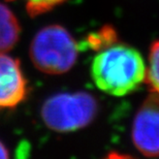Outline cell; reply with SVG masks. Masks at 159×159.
Returning a JSON list of instances; mask_svg holds the SVG:
<instances>
[{
	"label": "cell",
	"mask_w": 159,
	"mask_h": 159,
	"mask_svg": "<svg viewBox=\"0 0 159 159\" xmlns=\"http://www.w3.org/2000/svg\"><path fill=\"white\" fill-rule=\"evenodd\" d=\"M9 154H8V150L6 149L4 144H2L0 142V158H8Z\"/></svg>",
	"instance_id": "10"
},
{
	"label": "cell",
	"mask_w": 159,
	"mask_h": 159,
	"mask_svg": "<svg viewBox=\"0 0 159 159\" xmlns=\"http://www.w3.org/2000/svg\"><path fill=\"white\" fill-rule=\"evenodd\" d=\"M132 142L142 154L159 156V94L151 92L135 114Z\"/></svg>",
	"instance_id": "4"
},
{
	"label": "cell",
	"mask_w": 159,
	"mask_h": 159,
	"mask_svg": "<svg viewBox=\"0 0 159 159\" xmlns=\"http://www.w3.org/2000/svg\"><path fill=\"white\" fill-rule=\"evenodd\" d=\"M21 27L17 17L5 4L0 3V53H6L17 44Z\"/></svg>",
	"instance_id": "6"
},
{
	"label": "cell",
	"mask_w": 159,
	"mask_h": 159,
	"mask_svg": "<svg viewBox=\"0 0 159 159\" xmlns=\"http://www.w3.org/2000/svg\"><path fill=\"white\" fill-rule=\"evenodd\" d=\"M98 112V103L88 92L59 93L44 101L40 115L44 124L57 132H71L88 126Z\"/></svg>",
	"instance_id": "3"
},
{
	"label": "cell",
	"mask_w": 159,
	"mask_h": 159,
	"mask_svg": "<svg viewBox=\"0 0 159 159\" xmlns=\"http://www.w3.org/2000/svg\"><path fill=\"white\" fill-rule=\"evenodd\" d=\"M145 82L148 84L151 92L159 94V40L154 41L150 48Z\"/></svg>",
	"instance_id": "7"
},
{
	"label": "cell",
	"mask_w": 159,
	"mask_h": 159,
	"mask_svg": "<svg viewBox=\"0 0 159 159\" xmlns=\"http://www.w3.org/2000/svg\"><path fill=\"white\" fill-rule=\"evenodd\" d=\"M27 95V81L19 60L0 53V109L17 107Z\"/></svg>",
	"instance_id": "5"
},
{
	"label": "cell",
	"mask_w": 159,
	"mask_h": 159,
	"mask_svg": "<svg viewBox=\"0 0 159 159\" xmlns=\"http://www.w3.org/2000/svg\"><path fill=\"white\" fill-rule=\"evenodd\" d=\"M9 1H15V0H9ZM22 1L26 6L28 14L32 17H35L52 11L53 8L65 2L66 0H22Z\"/></svg>",
	"instance_id": "9"
},
{
	"label": "cell",
	"mask_w": 159,
	"mask_h": 159,
	"mask_svg": "<svg viewBox=\"0 0 159 159\" xmlns=\"http://www.w3.org/2000/svg\"><path fill=\"white\" fill-rule=\"evenodd\" d=\"M117 41V33L112 27H103L97 32L88 35L84 44L94 51L102 50L110 44Z\"/></svg>",
	"instance_id": "8"
},
{
	"label": "cell",
	"mask_w": 159,
	"mask_h": 159,
	"mask_svg": "<svg viewBox=\"0 0 159 159\" xmlns=\"http://www.w3.org/2000/svg\"><path fill=\"white\" fill-rule=\"evenodd\" d=\"M29 54L39 70L48 75H61L70 70L75 64L79 44L64 27L51 25L35 34Z\"/></svg>",
	"instance_id": "2"
},
{
	"label": "cell",
	"mask_w": 159,
	"mask_h": 159,
	"mask_svg": "<svg viewBox=\"0 0 159 159\" xmlns=\"http://www.w3.org/2000/svg\"><path fill=\"white\" fill-rule=\"evenodd\" d=\"M146 75L147 65L141 53L118 41L98 51L91 63V77L96 87L114 96L138 90Z\"/></svg>",
	"instance_id": "1"
}]
</instances>
